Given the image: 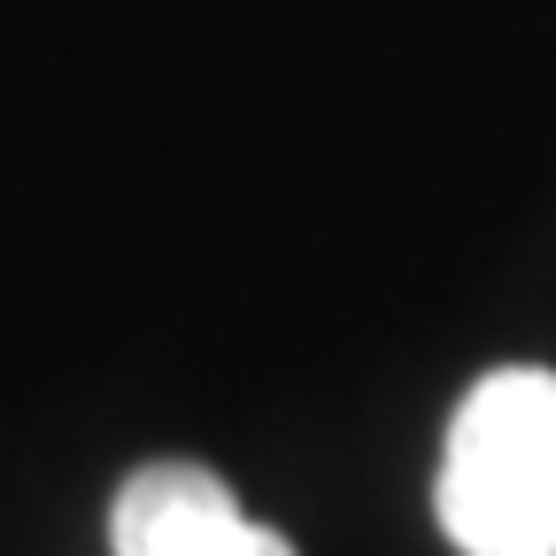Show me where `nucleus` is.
<instances>
[{"label": "nucleus", "instance_id": "1", "mask_svg": "<svg viewBox=\"0 0 556 556\" xmlns=\"http://www.w3.org/2000/svg\"><path fill=\"white\" fill-rule=\"evenodd\" d=\"M433 518L456 556H556V371L471 379L441 441Z\"/></svg>", "mask_w": 556, "mask_h": 556}, {"label": "nucleus", "instance_id": "2", "mask_svg": "<svg viewBox=\"0 0 556 556\" xmlns=\"http://www.w3.org/2000/svg\"><path fill=\"white\" fill-rule=\"evenodd\" d=\"M109 556H294L240 510V495L201 464H139L109 495Z\"/></svg>", "mask_w": 556, "mask_h": 556}]
</instances>
